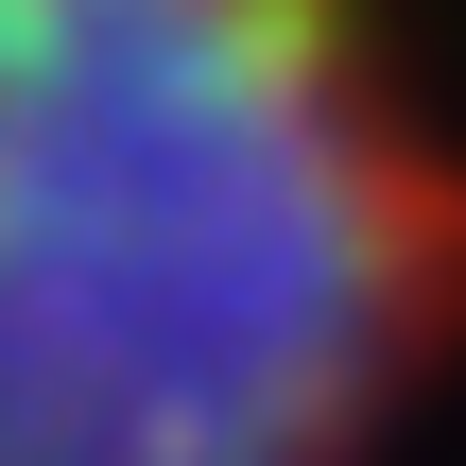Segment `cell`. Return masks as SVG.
Wrapping results in <instances>:
<instances>
[{
    "label": "cell",
    "instance_id": "6da1fadb",
    "mask_svg": "<svg viewBox=\"0 0 466 466\" xmlns=\"http://www.w3.org/2000/svg\"><path fill=\"white\" fill-rule=\"evenodd\" d=\"M466 346V156L380 0H0V466H380Z\"/></svg>",
    "mask_w": 466,
    "mask_h": 466
}]
</instances>
